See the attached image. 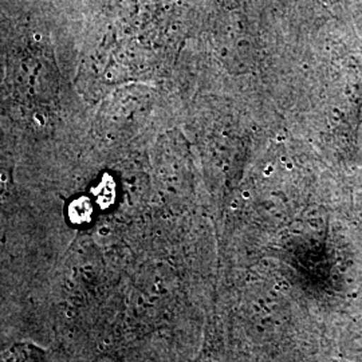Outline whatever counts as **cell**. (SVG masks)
<instances>
[{"instance_id": "cell-1", "label": "cell", "mask_w": 362, "mask_h": 362, "mask_svg": "<svg viewBox=\"0 0 362 362\" xmlns=\"http://www.w3.org/2000/svg\"><path fill=\"white\" fill-rule=\"evenodd\" d=\"M91 208L88 203V200H79L74 203L70 208V216L74 221L82 223L86 221L90 216Z\"/></svg>"}]
</instances>
